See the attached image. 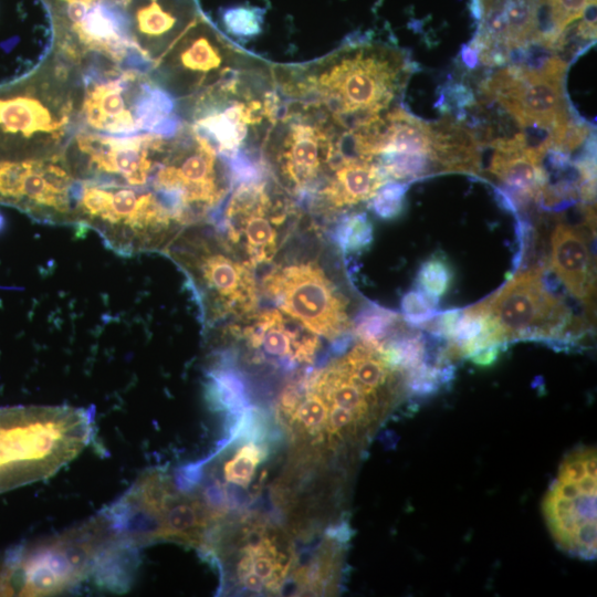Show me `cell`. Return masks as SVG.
<instances>
[{"instance_id": "obj_1", "label": "cell", "mask_w": 597, "mask_h": 597, "mask_svg": "<svg viewBox=\"0 0 597 597\" xmlns=\"http://www.w3.org/2000/svg\"><path fill=\"white\" fill-rule=\"evenodd\" d=\"M55 46L76 62L132 70L159 60L190 24L192 0H40Z\"/></svg>"}, {"instance_id": "obj_2", "label": "cell", "mask_w": 597, "mask_h": 597, "mask_svg": "<svg viewBox=\"0 0 597 597\" xmlns=\"http://www.w3.org/2000/svg\"><path fill=\"white\" fill-rule=\"evenodd\" d=\"M405 69L396 51L355 41L314 62L272 71L279 93L287 101L313 106L350 132L390 105Z\"/></svg>"}, {"instance_id": "obj_3", "label": "cell", "mask_w": 597, "mask_h": 597, "mask_svg": "<svg viewBox=\"0 0 597 597\" xmlns=\"http://www.w3.org/2000/svg\"><path fill=\"white\" fill-rule=\"evenodd\" d=\"M272 67L252 57L188 102L190 124L229 163L261 164V148L280 109Z\"/></svg>"}, {"instance_id": "obj_4", "label": "cell", "mask_w": 597, "mask_h": 597, "mask_svg": "<svg viewBox=\"0 0 597 597\" xmlns=\"http://www.w3.org/2000/svg\"><path fill=\"white\" fill-rule=\"evenodd\" d=\"M93 416L70 406L0 407V493L44 480L90 442Z\"/></svg>"}, {"instance_id": "obj_5", "label": "cell", "mask_w": 597, "mask_h": 597, "mask_svg": "<svg viewBox=\"0 0 597 597\" xmlns=\"http://www.w3.org/2000/svg\"><path fill=\"white\" fill-rule=\"evenodd\" d=\"M48 62V61H46ZM0 85V160L41 159L62 153L76 98L69 69L57 64Z\"/></svg>"}, {"instance_id": "obj_6", "label": "cell", "mask_w": 597, "mask_h": 597, "mask_svg": "<svg viewBox=\"0 0 597 597\" xmlns=\"http://www.w3.org/2000/svg\"><path fill=\"white\" fill-rule=\"evenodd\" d=\"M283 109L264 139L261 164L287 196L307 206L345 154L346 132L313 106L291 102Z\"/></svg>"}, {"instance_id": "obj_7", "label": "cell", "mask_w": 597, "mask_h": 597, "mask_svg": "<svg viewBox=\"0 0 597 597\" xmlns=\"http://www.w3.org/2000/svg\"><path fill=\"white\" fill-rule=\"evenodd\" d=\"M164 252L187 275L208 327L256 310L259 292L252 269L208 222L186 228Z\"/></svg>"}, {"instance_id": "obj_8", "label": "cell", "mask_w": 597, "mask_h": 597, "mask_svg": "<svg viewBox=\"0 0 597 597\" xmlns=\"http://www.w3.org/2000/svg\"><path fill=\"white\" fill-rule=\"evenodd\" d=\"M122 545L109 513H103L32 548L12 553L0 563L6 595H49L61 591L93 568L102 554Z\"/></svg>"}, {"instance_id": "obj_9", "label": "cell", "mask_w": 597, "mask_h": 597, "mask_svg": "<svg viewBox=\"0 0 597 597\" xmlns=\"http://www.w3.org/2000/svg\"><path fill=\"white\" fill-rule=\"evenodd\" d=\"M232 187L214 229L252 270L269 264L282 244L285 226L300 217V207L266 171Z\"/></svg>"}, {"instance_id": "obj_10", "label": "cell", "mask_w": 597, "mask_h": 597, "mask_svg": "<svg viewBox=\"0 0 597 597\" xmlns=\"http://www.w3.org/2000/svg\"><path fill=\"white\" fill-rule=\"evenodd\" d=\"M216 514L202 495L185 493L165 474L137 480L122 502L124 530L137 547L158 540L199 544Z\"/></svg>"}, {"instance_id": "obj_11", "label": "cell", "mask_w": 597, "mask_h": 597, "mask_svg": "<svg viewBox=\"0 0 597 597\" xmlns=\"http://www.w3.org/2000/svg\"><path fill=\"white\" fill-rule=\"evenodd\" d=\"M597 453L580 446L568 452L542 501V513L557 547L582 559L596 557Z\"/></svg>"}, {"instance_id": "obj_12", "label": "cell", "mask_w": 597, "mask_h": 597, "mask_svg": "<svg viewBox=\"0 0 597 597\" xmlns=\"http://www.w3.org/2000/svg\"><path fill=\"white\" fill-rule=\"evenodd\" d=\"M81 115L91 128L127 136L155 130L172 111L170 97L136 71L84 78Z\"/></svg>"}, {"instance_id": "obj_13", "label": "cell", "mask_w": 597, "mask_h": 597, "mask_svg": "<svg viewBox=\"0 0 597 597\" xmlns=\"http://www.w3.org/2000/svg\"><path fill=\"white\" fill-rule=\"evenodd\" d=\"M249 59L201 12L148 77L171 97L190 102Z\"/></svg>"}, {"instance_id": "obj_14", "label": "cell", "mask_w": 597, "mask_h": 597, "mask_svg": "<svg viewBox=\"0 0 597 597\" xmlns=\"http://www.w3.org/2000/svg\"><path fill=\"white\" fill-rule=\"evenodd\" d=\"M262 290L276 307L318 336L342 341L350 329L345 298L313 261L275 265L263 276Z\"/></svg>"}, {"instance_id": "obj_15", "label": "cell", "mask_w": 597, "mask_h": 597, "mask_svg": "<svg viewBox=\"0 0 597 597\" xmlns=\"http://www.w3.org/2000/svg\"><path fill=\"white\" fill-rule=\"evenodd\" d=\"M543 271L515 274L499 292L481 302L500 344L514 339H567L568 306L543 283Z\"/></svg>"}, {"instance_id": "obj_16", "label": "cell", "mask_w": 597, "mask_h": 597, "mask_svg": "<svg viewBox=\"0 0 597 597\" xmlns=\"http://www.w3.org/2000/svg\"><path fill=\"white\" fill-rule=\"evenodd\" d=\"M243 341L262 359L293 366L312 363L320 348V337L279 308L254 311L233 321L226 329Z\"/></svg>"}, {"instance_id": "obj_17", "label": "cell", "mask_w": 597, "mask_h": 597, "mask_svg": "<svg viewBox=\"0 0 597 597\" xmlns=\"http://www.w3.org/2000/svg\"><path fill=\"white\" fill-rule=\"evenodd\" d=\"M387 182L376 164L345 153L308 207L332 214L371 199Z\"/></svg>"}, {"instance_id": "obj_18", "label": "cell", "mask_w": 597, "mask_h": 597, "mask_svg": "<svg viewBox=\"0 0 597 597\" xmlns=\"http://www.w3.org/2000/svg\"><path fill=\"white\" fill-rule=\"evenodd\" d=\"M551 265L567 291L578 300H587L593 292V261L579 231L558 223L551 238Z\"/></svg>"}, {"instance_id": "obj_19", "label": "cell", "mask_w": 597, "mask_h": 597, "mask_svg": "<svg viewBox=\"0 0 597 597\" xmlns=\"http://www.w3.org/2000/svg\"><path fill=\"white\" fill-rule=\"evenodd\" d=\"M430 128L434 165L446 171H480L481 145L471 129L450 119H442Z\"/></svg>"}, {"instance_id": "obj_20", "label": "cell", "mask_w": 597, "mask_h": 597, "mask_svg": "<svg viewBox=\"0 0 597 597\" xmlns=\"http://www.w3.org/2000/svg\"><path fill=\"white\" fill-rule=\"evenodd\" d=\"M489 171L506 185L520 199H537L548 177L541 161L522 150L495 149Z\"/></svg>"}, {"instance_id": "obj_21", "label": "cell", "mask_w": 597, "mask_h": 597, "mask_svg": "<svg viewBox=\"0 0 597 597\" xmlns=\"http://www.w3.org/2000/svg\"><path fill=\"white\" fill-rule=\"evenodd\" d=\"M402 331V321L394 311L370 304L364 307L354 321V332L375 348Z\"/></svg>"}, {"instance_id": "obj_22", "label": "cell", "mask_w": 597, "mask_h": 597, "mask_svg": "<svg viewBox=\"0 0 597 597\" xmlns=\"http://www.w3.org/2000/svg\"><path fill=\"white\" fill-rule=\"evenodd\" d=\"M373 228L365 213L356 212L344 216L334 229V241L343 253H352L369 245Z\"/></svg>"}, {"instance_id": "obj_23", "label": "cell", "mask_w": 597, "mask_h": 597, "mask_svg": "<svg viewBox=\"0 0 597 597\" xmlns=\"http://www.w3.org/2000/svg\"><path fill=\"white\" fill-rule=\"evenodd\" d=\"M305 396L301 398L298 385V399L292 411L294 419L311 432L320 431L325 427L328 416L326 401L311 387L310 381L304 384Z\"/></svg>"}, {"instance_id": "obj_24", "label": "cell", "mask_w": 597, "mask_h": 597, "mask_svg": "<svg viewBox=\"0 0 597 597\" xmlns=\"http://www.w3.org/2000/svg\"><path fill=\"white\" fill-rule=\"evenodd\" d=\"M263 459V450L250 442L241 447L237 453L224 463L223 474L228 482L245 488L252 481L256 465Z\"/></svg>"}, {"instance_id": "obj_25", "label": "cell", "mask_w": 597, "mask_h": 597, "mask_svg": "<svg viewBox=\"0 0 597 597\" xmlns=\"http://www.w3.org/2000/svg\"><path fill=\"white\" fill-rule=\"evenodd\" d=\"M417 280L421 292L438 300L450 287L451 268L442 258L432 256L421 265Z\"/></svg>"}, {"instance_id": "obj_26", "label": "cell", "mask_w": 597, "mask_h": 597, "mask_svg": "<svg viewBox=\"0 0 597 597\" xmlns=\"http://www.w3.org/2000/svg\"><path fill=\"white\" fill-rule=\"evenodd\" d=\"M226 30L238 38H251L261 31L262 11L247 6L228 9L222 17Z\"/></svg>"}, {"instance_id": "obj_27", "label": "cell", "mask_w": 597, "mask_h": 597, "mask_svg": "<svg viewBox=\"0 0 597 597\" xmlns=\"http://www.w3.org/2000/svg\"><path fill=\"white\" fill-rule=\"evenodd\" d=\"M212 391L226 407H238L245 401V386L235 371L219 369L212 375Z\"/></svg>"}, {"instance_id": "obj_28", "label": "cell", "mask_w": 597, "mask_h": 597, "mask_svg": "<svg viewBox=\"0 0 597 597\" xmlns=\"http://www.w3.org/2000/svg\"><path fill=\"white\" fill-rule=\"evenodd\" d=\"M407 185L400 182H387L383 185L373 197L371 208L383 219L398 217L405 207Z\"/></svg>"}, {"instance_id": "obj_29", "label": "cell", "mask_w": 597, "mask_h": 597, "mask_svg": "<svg viewBox=\"0 0 597 597\" xmlns=\"http://www.w3.org/2000/svg\"><path fill=\"white\" fill-rule=\"evenodd\" d=\"M437 302L421 291L408 292L401 302L405 321L411 325H425L434 317Z\"/></svg>"}, {"instance_id": "obj_30", "label": "cell", "mask_w": 597, "mask_h": 597, "mask_svg": "<svg viewBox=\"0 0 597 597\" xmlns=\"http://www.w3.org/2000/svg\"><path fill=\"white\" fill-rule=\"evenodd\" d=\"M244 588L251 591L260 593L263 590L264 582L254 572L249 570L240 577Z\"/></svg>"}, {"instance_id": "obj_31", "label": "cell", "mask_w": 597, "mask_h": 597, "mask_svg": "<svg viewBox=\"0 0 597 597\" xmlns=\"http://www.w3.org/2000/svg\"><path fill=\"white\" fill-rule=\"evenodd\" d=\"M461 60L469 69H474L479 61L478 51L471 45H463L461 49Z\"/></svg>"}, {"instance_id": "obj_32", "label": "cell", "mask_w": 597, "mask_h": 597, "mask_svg": "<svg viewBox=\"0 0 597 597\" xmlns=\"http://www.w3.org/2000/svg\"><path fill=\"white\" fill-rule=\"evenodd\" d=\"M3 226H4V218H3V216H2L1 212H0V231H2Z\"/></svg>"}]
</instances>
